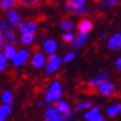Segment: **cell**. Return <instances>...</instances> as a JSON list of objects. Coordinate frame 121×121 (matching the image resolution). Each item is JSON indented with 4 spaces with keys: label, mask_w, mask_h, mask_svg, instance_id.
Here are the masks:
<instances>
[{
    "label": "cell",
    "mask_w": 121,
    "mask_h": 121,
    "mask_svg": "<svg viewBox=\"0 0 121 121\" xmlns=\"http://www.w3.org/2000/svg\"><path fill=\"white\" fill-rule=\"evenodd\" d=\"M61 28H62L63 30L69 31V30H72V28H73V25H72V22L70 21V20H65V21L61 23Z\"/></svg>",
    "instance_id": "obj_26"
},
{
    "label": "cell",
    "mask_w": 121,
    "mask_h": 121,
    "mask_svg": "<svg viewBox=\"0 0 121 121\" xmlns=\"http://www.w3.org/2000/svg\"><path fill=\"white\" fill-rule=\"evenodd\" d=\"M90 107H92L91 102H82L74 107V110H82V109H87V108H90Z\"/></svg>",
    "instance_id": "obj_27"
},
{
    "label": "cell",
    "mask_w": 121,
    "mask_h": 121,
    "mask_svg": "<svg viewBox=\"0 0 121 121\" xmlns=\"http://www.w3.org/2000/svg\"><path fill=\"white\" fill-rule=\"evenodd\" d=\"M12 99L13 95L10 90H6L1 95V101L4 102V104H12Z\"/></svg>",
    "instance_id": "obj_20"
},
{
    "label": "cell",
    "mask_w": 121,
    "mask_h": 121,
    "mask_svg": "<svg viewBox=\"0 0 121 121\" xmlns=\"http://www.w3.org/2000/svg\"><path fill=\"white\" fill-rule=\"evenodd\" d=\"M57 42H56L53 39H47V40L43 42V50L47 53H55V51L57 50Z\"/></svg>",
    "instance_id": "obj_13"
},
{
    "label": "cell",
    "mask_w": 121,
    "mask_h": 121,
    "mask_svg": "<svg viewBox=\"0 0 121 121\" xmlns=\"http://www.w3.org/2000/svg\"><path fill=\"white\" fill-rule=\"evenodd\" d=\"M43 117L46 121H66L72 117V114H61L56 108H48Z\"/></svg>",
    "instance_id": "obj_1"
},
{
    "label": "cell",
    "mask_w": 121,
    "mask_h": 121,
    "mask_svg": "<svg viewBox=\"0 0 121 121\" xmlns=\"http://www.w3.org/2000/svg\"><path fill=\"white\" fill-rule=\"evenodd\" d=\"M108 77H109V73H108V72H102V73L98 74L95 78H93L92 80H90L89 86H98V84L100 86V84L103 83L104 81H107Z\"/></svg>",
    "instance_id": "obj_14"
},
{
    "label": "cell",
    "mask_w": 121,
    "mask_h": 121,
    "mask_svg": "<svg viewBox=\"0 0 121 121\" xmlns=\"http://www.w3.org/2000/svg\"><path fill=\"white\" fill-rule=\"evenodd\" d=\"M74 57H76V52H69V53L63 58V61H65V62H69L70 60H72Z\"/></svg>",
    "instance_id": "obj_30"
},
{
    "label": "cell",
    "mask_w": 121,
    "mask_h": 121,
    "mask_svg": "<svg viewBox=\"0 0 121 121\" xmlns=\"http://www.w3.org/2000/svg\"><path fill=\"white\" fill-rule=\"evenodd\" d=\"M58 58V56H57V53H52V55H49L48 56V62H51V61H53L55 59Z\"/></svg>",
    "instance_id": "obj_33"
},
{
    "label": "cell",
    "mask_w": 121,
    "mask_h": 121,
    "mask_svg": "<svg viewBox=\"0 0 121 121\" xmlns=\"http://www.w3.org/2000/svg\"><path fill=\"white\" fill-rule=\"evenodd\" d=\"M73 38H74V35L72 32L65 33L62 36V40H63V42H66V43H70V42L73 41Z\"/></svg>",
    "instance_id": "obj_25"
},
{
    "label": "cell",
    "mask_w": 121,
    "mask_h": 121,
    "mask_svg": "<svg viewBox=\"0 0 121 121\" xmlns=\"http://www.w3.org/2000/svg\"><path fill=\"white\" fill-rule=\"evenodd\" d=\"M4 42H7L8 44H13L17 42V35H16V31L12 28H7L4 30Z\"/></svg>",
    "instance_id": "obj_10"
},
{
    "label": "cell",
    "mask_w": 121,
    "mask_h": 121,
    "mask_svg": "<svg viewBox=\"0 0 121 121\" xmlns=\"http://www.w3.org/2000/svg\"><path fill=\"white\" fill-rule=\"evenodd\" d=\"M4 46H6V42L4 39V33L2 31H0V49H4Z\"/></svg>",
    "instance_id": "obj_32"
},
{
    "label": "cell",
    "mask_w": 121,
    "mask_h": 121,
    "mask_svg": "<svg viewBox=\"0 0 121 121\" xmlns=\"http://www.w3.org/2000/svg\"><path fill=\"white\" fill-rule=\"evenodd\" d=\"M99 110H100L99 107L92 108L89 112H87V113L84 114V119H87L88 121H92L95 117H97V116H98V114H99Z\"/></svg>",
    "instance_id": "obj_21"
},
{
    "label": "cell",
    "mask_w": 121,
    "mask_h": 121,
    "mask_svg": "<svg viewBox=\"0 0 121 121\" xmlns=\"http://www.w3.org/2000/svg\"><path fill=\"white\" fill-rule=\"evenodd\" d=\"M84 2L83 0H71V1H67L66 2V8L68 9L69 11H71L72 13H76L77 15L79 9L84 6Z\"/></svg>",
    "instance_id": "obj_7"
},
{
    "label": "cell",
    "mask_w": 121,
    "mask_h": 121,
    "mask_svg": "<svg viewBox=\"0 0 121 121\" xmlns=\"http://www.w3.org/2000/svg\"><path fill=\"white\" fill-rule=\"evenodd\" d=\"M43 104H44L43 102H39L38 103V107H43Z\"/></svg>",
    "instance_id": "obj_37"
},
{
    "label": "cell",
    "mask_w": 121,
    "mask_h": 121,
    "mask_svg": "<svg viewBox=\"0 0 121 121\" xmlns=\"http://www.w3.org/2000/svg\"><path fill=\"white\" fill-rule=\"evenodd\" d=\"M8 62H7V59L4 57V55L0 52V71H4L7 69Z\"/></svg>",
    "instance_id": "obj_24"
},
{
    "label": "cell",
    "mask_w": 121,
    "mask_h": 121,
    "mask_svg": "<svg viewBox=\"0 0 121 121\" xmlns=\"http://www.w3.org/2000/svg\"><path fill=\"white\" fill-rule=\"evenodd\" d=\"M7 20L12 27H19V25L22 21V18L17 10H10L7 13Z\"/></svg>",
    "instance_id": "obj_4"
},
{
    "label": "cell",
    "mask_w": 121,
    "mask_h": 121,
    "mask_svg": "<svg viewBox=\"0 0 121 121\" xmlns=\"http://www.w3.org/2000/svg\"><path fill=\"white\" fill-rule=\"evenodd\" d=\"M120 110H121V104L120 103H117V104H114V106L108 108L107 113H108V116H110V117H114V116H117V114L119 113Z\"/></svg>",
    "instance_id": "obj_23"
},
{
    "label": "cell",
    "mask_w": 121,
    "mask_h": 121,
    "mask_svg": "<svg viewBox=\"0 0 121 121\" xmlns=\"http://www.w3.org/2000/svg\"><path fill=\"white\" fill-rule=\"evenodd\" d=\"M108 48L110 50H119V49H121V33L117 32L109 38Z\"/></svg>",
    "instance_id": "obj_3"
},
{
    "label": "cell",
    "mask_w": 121,
    "mask_h": 121,
    "mask_svg": "<svg viewBox=\"0 0 121 121\" xmlns=\"http://www.w3.org/2000/svg\"><path fill=\"white\" fill-rule=\"evenodd\" d=\"M60 63H61V59L60 58H57V59H55L53 61L49 62V65H48L47 68H46V73L51 74V73H53V72H56L57 69L59 68V66H60Z\"/></svg>",
    "instance_id": "obj_15"
},
{
    "label": "cell",
    "mask_w": 121,
    "mask_h": 121,
    "mask_svg": "<svg viewBox=\"0 0 121 121\" xmlns=\"http://www.w3.org/2000/svg\"><path fill=\"white\" fill-rule=\"evenodd\" d=\"M117 4H118V1H116V0H107V1H102L101 2V7H103V8L112 7V6H116Z\"/></svg>",
    "instance_id": "obj_28"
},
{
    "label": "cell",
    "mask_w": 121,
    "mask_h": 121,
    "mask_svg": "<svg viewBox=\"0 0 121 121\" xmlns=\"http://www.w3.org/2000/svg\"><path fill=\"white\" fill-rule=\"evenodd\" d=\"M114 90H116V88H114L113 83L110 82V81H104L103 83L100 84L99 88H98V91H99L101 95H112V93L114 92Z\"/></svg>",
    "instance_id": "obj_8"
},
{
    "label": "cell",
    "mask_w": 121,
    "mask_h": 121,
    "mask_svg": "<svg viewBox=\"0 0 121 121\" xmlns=\"http://www.w3.org/2000/svg\"><path fill=\"white\" fill-rule=\"evenodd\" d=\"M77 121H78V120H77Z\"/></svg>",
    "instance_id": "obj_38"
},
{
    "label": "cell",
    "mask_w": 121,
    "mask_h": 121,
    "mask_svg": "<svg viewBox=\"0 0 121 121\" xmlns=\"http://www.w3.org/2000/svg\"><path fill=\"white\" fill-rule=\"evenodd\" d=\"M92 121H106V120H104L103 116H101V114H98V116H97V117H95Z\"/></svg>",
    "instance_id": "obj_36"
},
{
    "label": "cell",
    "mask_w": 121,
    "mask_h": 121,
    "mask_svg": "<svg viewBox=\"0 0 121 121\" xmlns=\"http://www.w3.org/2000/svg\"><path fill=\"white\" fill-rule=\"evenodd\" d=\"M44 61H46L44 56L42 53H40V52H36L32 56V58H31V66L39 69L44 65Z\"/></svg>",
    "instance_id": "obj_11"
},
{
    "label": "cell",
    "mask_w": 121,
    "mask_h": 121,
    "mask_svg": "<svg viewBox=\"0 0 121 121\" xmlns=\"http://www.w3.org/2000/svg\"><path fill=\"white\" fill-rule=\"evenodd\" d=\"M12 104H2L0 107V121H4L11 112Z\"/></svg>",
    "instance_id": "obj_18"
},
{
    "label": "cell",
    "mask_w": 121,
    "mask_h": 121,
    "mask_svg": "<svg viewBox=\"0 0 121 121\" xmlns=\"http://www.w3.org/2000/svg\"><path fill=\"white\" fill-rule=\"evenodd\" d=\"M86 42H87V35H79L77 37V39H74V40L71 42V44H72V47H73L74 49H79V48L82 47Z\"/></svg>",
    "instance_id": "obj_19"
},
{
    "label": "cell",
    "mask_w": 121,
    "mask_h": 121,
    "mask_svg": "<svg viewBox=\"0 0 121 121\" xmlns=\"http://www.w3.org/2000/svg\"><path fill=\"white\" fill-rule=\"evenodd\" d=\"M77 27H78V30H79L80 35H87V33H89L92 30L93 23H92V21L89 20V19H83V20H81V21L78 23Z\"/></svg>",
    "instance_id": "obj_6"
},
{
    "label": "cell",
    "mask_w": 121,
    "mask_h": 121,
    "mask_svg": "<svg viewBox=\"0 0 121 121\" xmlns=\"http://www.w3.org/2000/svg\"><path fill=\"white\" fill-rule=\"evenodd\" d=\"M56 109L59 111V113L61 114H70V107L68 106V103L63 100H59L57 104H56Z\"/></svg>",
    "instance_id": "obj_16"
},
{
    "label": "cell",
    "mask_w": 121,
    "mask_h": 121,
    "mask_svg": "<svg viewBox=\"0 0 121 121\" xmlns=\"http://www.w3.org/2000/svg\"><path fill=\"white\" fill-rule=\"evenodd\" d=\"M29 58V51L26 50V49H21L19 50L16 56L11 59V62H12V66L13 67H20L22 65H25L27 62V60Z\"/></svg>",
    "instance_id": "obj_2"
},
{
    "label": "cell",
    "mask_w": 121,
    "mask_h": 121,
    "mask_svg": "<svg viewBox=\"0 0 121 121\" xmlns=\"http://www.w3.org/2000/svg\"><path fill=\"white\" fill-rule=\"evenodd\" d=\"M21 4H23V6H26V7H36L39 2H38V1H28V0H23V1H21Z\"/></svg>",
    "instance_id": "obj_29"
},
{
    "label": "cell",
    "mask_w": 121,
    "mask_h": 121,
    "mask_svg": "<svg viewBox=\"0 0 121 121\" xmlns=\"http://www.w3.org/2000/svg\"><path fill=\"white\" fill-rule=\"evenodd\" d=\"M33 40H35V36H33V35H30V33H23V35H21V37H20V41H21V43H23V44L32 43Z\"/></svg>",
    "instance_id": "obj_22"
},
{
    "label": "cell",
    "mask_w": 121,
    "mask_h": 121,
    "mask_svg": "<svg viewBox=\"0 0 121 121\" xmlns=\"http://www.w3.org/2000/svg\"><path fill=\"white\" fill-rule=\"evenodd\" d=\"M44 100H46V103H49L52 102V100H51V97H50V95H49V92H46V95H44Z\"/></svg>",
    "instance_id": "obj_34"
},
{
    "label": "cell",
    "mask_w": 121,
    "mask_h": 121,
    "mask_svg": "<svg viewBox=\"0 0 121 121\" xmlns=\"http://www.w3.org/2000/svg\"><path fill=\"white\" fill-rule=\"evenodd\" d=\"M8 28V22L6 20H2V19H0V31H2V30H6Z\"/></svg>",
    "instance_id": "obj_31"
},
{
    "label": "cell",
    "mask_w": 121,
    "mask_h": 121,
    "mask_svg": "<svg viewBox=\"0 0 121 121\" xmlns=\"http://www.w3.org/2000/svg\"><path fill=\"white\" fill-rule=\"evenodd\" d=\"M19 30L20 32L23 35V33H30V35H33V33L37 31V25L32 21H28V22H21L19 25Z\"/></svg>",
    "instance_id": "obj_5"
},
{
    "label": "cell",
    "mask_w": 121,
    "mask_h": 121,
    "mask_svg": "<svg viewBox=\"0 0 121 121\" xmlns=\"http://www.w3.org/2000/svg\"><path fill=\"white\" fill-rule=\"evenodd\" d=\"M116 68H117L118 70H120V71H121V57H120V58H118L117 61H116Z\"/></svg>",
    "instance_id": "obj_35"
},
{
    "label": "cell",
    "mask_w": 121,
    "mask_h": 121,
    "mask_svg": "<svg viewBox=\"0 0 121 121\" xmlns=\"http://www.w3.org/2000/svg\"><path fill=\"white\" fill-rule=\"evenodd\" d=\"M17 52H18V50H17V47H16V46H13V44H6L4 48L2 55H4V57L7 59V60H9V59L11 60V59L16 56Z\"/></svg>",
    "instance_id": "obj_12"
},
{
    "label": "cell",
    "mask_w": 121,
    "mask_h": 121,
    "mask_svg": "<svg viewBox=\"0 0 121 121\" xmlns=\"http://www.w3.org/2000/svg\"><path fill=\"white\" fill-rule=\"evenodd\" d=\"M17 4L16 0H1L0 1V9L2 11H10Z\"/></svg>",
    "instance_id": "obj_17"
},
{
    "label": "cell",
    "mask_w": 121,
    "mask_h": 121,
    "mask_svg": "<svg viewBox=\"0 0 121 121\" xmlns=\"http://www.w3.org/2000/svg\"><path fill=\"white\" fill-rule=\"evenodd\" d=\"M49 95L51 97V100L52 101H57V100H60V97H61V86L59 83L58 81L53 82L51 86V88L49 90Z\"/></svg>",
    "instance_id": "obj_9"
}]
</instances>
